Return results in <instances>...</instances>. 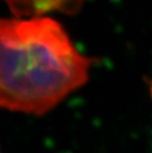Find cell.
Returning <instances> with one entry per match:
<instances>
[{"instance_id": "obj_1", "label": "cell", "mask_w": 152, "mask_h": 153, "mask_svg": "<svg viewBox=\"0 0 152 153\" xmlns=\"http://www.w3.org/2000/svg\"><path fill=\"white\" fill-rule=\"evenodd\" d=\"M93 57L81 54L50 17L0 23V104L41 116L89 79Z\"/></svg>"}]
</instances>
